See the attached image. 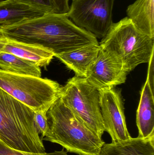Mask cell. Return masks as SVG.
<instances>
[{
  "label": "cell",
  "instance_id": "6da1fadb",
  "mask_svg": "<svg viewBox=\"0 0 154 155\" xmlns=\"http://www.w3.org/2000/svg\"><path fill=\"white\" fill-rule=\"evenodd\" d=\"M6 38L43 47L59 54L91 44H99L91 33L75 24L67 13H48L1 28Z\"/></svg>",
  "mask_w": 154,
  "mask_h": 155
},
{
  "label": "cell",
  "instance_id": "7a4b0ae2",
  "mask_svg": "<svg viewBox=\"0 0 154 155\" xmlns=\"http://www.w3.org/2000/svg\"><path fill=\"white\" fill-rule=\"evenodd\" d=\"M49 128L42 140L58 144L69 153L99 155L105 142L88 128L58 97L47 113Z\"/></svg>",
  "mask_w": 154,
  "mask_h": 155
},
{
  "label": "cell",
  "instance_id": "3957f363",
  "mask_svg": "<svg viewBox=\"0 0 154 155\" xmlns=\"http://www.w3.org/2000/svg\"><path fill=\"white\" fill-rule=\"evenodd\" d=\"M34 112L0 88V140L14 150L42 153L45 148Z\"/></svg>",
  "mask_w": 154,
  "mask_h": 155
},
{
  "label": "cell",
  "instance_id": "277c9868",
  "mask_svg": "<svg viewBox=\"0 0 154 155\" xmlns=\"http://www.w3.org/2000/svg\"><path fill=\"white\" fill-rule=\"evenodd\" d=\"M99 45L119 59L128 73L154 55V39L139 31L127 16L113 22Z\"/></svg>",
  "mask_w": 154,
  "mask_h": 155
},
{
  "label": "cell",
  "instance_id": "5b68a950",
  "mask_svg": "<svg viewBox=\"0 0 154 155\" xmlns=\"http://www.w3.org/2000/svg\"><path fill=\"white\" fill-rule=\"evenodd\" d=\"M0 88L34 112H48L59 97L61 87L56 81L48 78L0 69Z\"/></svg>",
  "mask_w": 154,
  "mask_h": 155
},
{
  "label": "cell",
  "instance_id": "8992f818",
  "mask_svg": "<svg viewBox=\"0 0 154 155\" xmlns=\"http://www.w3.org/2000/svg\"><path fill=\"white\" fill-rule=\"evenodd\" d=\"M60 97L88 128L102 138L105 128L99 90L90 84L86 78L75 75L61 87Z\"/></svg>",
  "mask_w": 154,
  "mask_h": 155
},
{
  "label": "cell",
  "instance_id": "52a82bcc",
  "mask_svg": "<svg viewBox=\"0 0 154 155\" xmlns=\"http://www.w3.org/2000/svg\"><path fill=\"white\" fill-rule=\"evenodd\" d=\"M114 2L115 0H72L67 15L77 26L102 39L113 23Z\"/></svg>",
  "mask_w": 154,
  "mask_h": 155
},
{
  "label": "cell",
  "instance_id": "ba28073f",
  "mask_svg": "<svg viewBox=\"0 0 154 155\" xmlns=\"http://www.w3.org/2000/svg\"><path fill=\"white\" fill-rule=\"evenodd\" d=\"M99 92L105 132L111 137L112 143H122L131 139L127 127L121 90L114 87Z\"/></svg>",
  "mask_w": 154,
  "mask_h": 155
},
{
  "label": "cell",
  "instance_id": "9c48e42d",
  "mask_svg": "<svg viewBox=\"0 0 154 155\" xmlns=\"http://www.w3.org/2000/svg\"><path fill=\"white\" fill-rule=\"evenodd\" d=\"M128 74L119 59L100 47L97 57L85 78L90 84L100 91L125 83Z\"/></svg>",
  "mask_w": 154,
  "mask_h": 155
},
{
  "label": "cell",
  "instance_id": "30bf717a",
  "mask_svg": "<svg viewBox=\"0 0 154 155\" xmlns=\"http://www.w3.org/2000/svg\"><path fill=\"white\" fill-rule=\"evenodd\" d=\"M100 50L99 44H91L56 54L57 57L76 76L86 78Z\"/></svg>",
  "mask_w": 154,
  "mask_h": 155
},
{
  "label": "cell",
  "instance_id": "8fae6325",
  "mask_svg": "<svg viewBox=\"0 0 154 155\" xmlns=\"http://www.w3.org/2000/svg\"><path fill=\"white\" fill-rule=\"evenodd\" d=\"M0 52L12 54L40 67L48 66L54 57L52 52L43 47L17 41L5 36L0 40Z\"/></svg>",
  "mask_w": 154,
  "mask_h": 155
},
{
  "label": "cell",
  "instance_id": "7c38bea8",
  "mask_svg": "<svg viewBox=\"0 0 154 155\" xmlns=\"http://www.w3.org/2000/svg\"><path fill=\"white\" fill-rule=\"evenodd\" d=\"M46 14L42 10L17 0L0 1V29Z\"/></svg>",
  "mask_w": 154,
  "mask_h": 155
},
{
  "label": "cell",
  "instance_id": "4fadbf2b",
  "mask_svg": "<svg viewBox=\"0 0 154 155\" xmlns=\"http://www.w3.org/2000/svg\"><path fill=\"white\" fill-rule=\"evenodd\" d=\"M154 98L146 79L141 93V98L137 111V125L138 130V137L154 138Z\"/></svg>",
  "mask_w": 154,
  "mask_h": 155
},
{
  "label": "cell",
  "instance_id": "5bb4252c",
  "mask_svg": "<svg viewBox=\"0 0 154 155\" xmlns=\"http://www.w3.org/2000/svg\"><path fill=\"white\" fill-rule=\"evenodd\" d=\"M126 13L139 31L154 39V0H136L128 5Z\"/></svg>",
  "mask_w": 154,
  "mask_h": 155
},
{
  "label": "cell",
  "instance_id": "9a60e30c",
  "mask_svg": "<svg viewBox=\"0 0 154 155\" xmlns=\"http://www.w3.org/2000/svg\"><path fill=\"white\" fill-rule=\"evenodd\" d=\"M99 155H154V138L131 137L122 143H105Z\"/></svg>",
  "mask_w": 154,
  "mask_h": 155
},
{
  "label": "cell",
  "instance_id": "2e32d148",
  "mask_svg": "<svg viewBox=\"0 0 154 155\" xmlns=\"http://www.w3.org/2000/svg\"><path fill=\"white\" fill-rule=\"evenodd\" d=\"M0 69L8 72L41 77L40 67L9 53L0 52Z\"/></svg>",
  "mask_w": 154,
  "mask_h": 155
},
{
  "label": "cell",
  "instance_id": "e0dca14e",
  "mask_svg": "<svg viewBox=\"0 0 154 155\" xmlns=\"http://www.w3.org/2000/svg\"><path fill=\"white\" fill-rule=\"evenodd\" d=\"M0 155H68V153L64 151V148L61 151H54L52 153H28L14 150L4 143L0 140Z\"/></svg>",
  "mask_w": 154,
  "mask_h": 155
},
{
  "label": "cell",
  "instance_id": "ac0fdd59",
  "mask_svg": "<svg viewBox=\"0 0 154 155\" xmlns=\"http://www.w3.org/2000/svg\"><path fill=\"white\" fill-rule=\"evenodd\" d=\"M47 113L46 111H37L34 112V121L39 134H41V138L45 136L48 130L49 126L48 123Z\"/></svg>",
  "mask_w": 154,
  "mask_h": 155
},
{
  "label": "cell",
  "instance_id": "d6986e66",
  "mask_svg": "<svg viewBox=\"0 0 154 155\" xmlns=\"http://www.w3.org/2000/svg\"><path fill=\"white\" fill-rule=\"evenodd\" d=\"M21 2L36 7L47 13H56L51 0H17Z\"/></svg>",
  "mask_w": 154,
  "mask_h": 155
},
{
  "label": "cell",
  "instance_id": "ffe728a7",
  "mask_svg": "<svg viewBox=\"0 0 154 155\" xmlns=\"http://www.w3.org/2000/svg\"><path fill=\"white\" fill-rule=\"evenodd\" d=\"M56 13H67L69 10V0H51Z\"/></svg>",
  "mask_w": 154,
  "mask_h": 155
},
{
  "label": "cell",
  "instance_id": "44dd1931",
  "mask_svg": "<svg viewBox=\"0 0 154 155\" xmlns=\"http://www.w3.org/2000/svg\"><path fill=\"white\" fill-rule=\"evenodd\" d=\"M154 55L152 56L151 60L148 63V72H147V79L149 83V85L151 87L152 91L154 92Z\"/></svg>",
  "mask_w": 154,
  "mask_h": 155
},
{
  "label": "cell",
  "instance_id": "7402d4cb",
  "mask_svg": "<svg viewBox=\"0 0 154 155\" xmlns=\"http://www.w3.org/2000/svg\"><path fill=\"white\" fill-rule=\"evenodd\" d=\"M4 37H5L2 31L0 29V40L2 39Z\"/></svg>",
  "mask_w": 154,
  "mask_h": 155
}]
</instances>
